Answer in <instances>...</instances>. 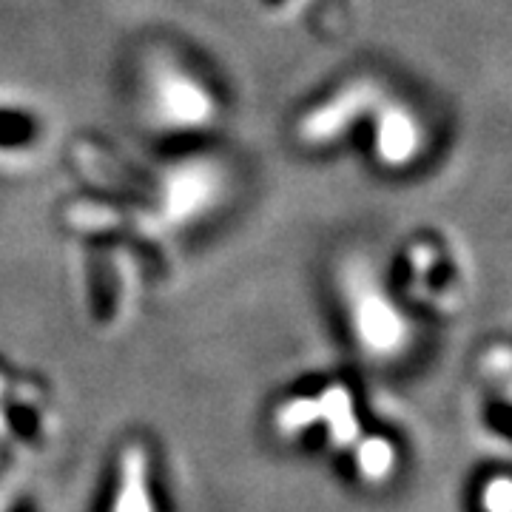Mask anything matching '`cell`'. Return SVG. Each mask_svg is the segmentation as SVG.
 <instances>
[{
    "label": "cell",
    "instance_id": "6da1fadb",
    "mask_svg": "<svg viewBox=\"0 0 512 512\" xmlns=\"http://www.w3.org/2000/svg\"><path fill=\"white\" fill-rule=\"evenodd\" d=\"M387 285L399 305L447 316L467 299V265L444 234L419 231L396 251Z\"/></svg>",
    "mask_w": 512,
    "mask_h": 512
},
{
    "label": "cell",
    "instance_id": "7a4b0ae2",
    "mask_svg": "<svg viewBox=\"0 0 512 512\" xmlns=\"http://www.w3.org/2000/svg\"><path fill=\"white\" fill-rule=\"evenodd\" d=\"M148 117L165 131L197 134L220 120V94L214 83L180 57H157L143 74Z\"/></svg>",
    "mask_w": 512,
    "mask_h": 512
},
{
    "label": "cell",
    "instance_id": "3957f363",
    "mask_svg": "<svg viewBox=\"0 0 512 512\" xmlns=\"http://www.w3.org/2000/svg\"><path fill=\"white\" fill-rule=\"evenodd\" d=\"M359 120L367 126L356 128L353 137L379 171L404 174L424 157L427 128L419 111L407 106L404 100H396L387 92H379L373 83H367Z\"/></svg>",
    "mask_w": 512,
    "mask_h": 512
},
{
    "label": "cell",
    "instance_id": "277c9868",
    "mask_svg": "<svg viewBox=\"0 0 512 512\" xmlns=\"http://www.w3.org/2000/svg\"><path fill=\"white\" fill-rule=\"evenodd\" d=\"M356 285V296L350 293V319L359 342L370 350L402 348L404 342V316L399 299L390 293H382L379 288H362V282Z\"/></svg>",
    "mask_w": 512,
    "mask_h": 512
},
{
    "label": "cell",
    "instance_id": "5b68a950",
    "mask_svg": "<svg viewBox=\"0 0 512 512\" xmlns=\"http://www.w3.org/2000/svg\"><path fill=\"white\" fill-rule=\"evenodd\" d=\"M43 120L23 106H0V157H18L40 143Z\"/></svg>",
    "mask_w": 512,
    "mask_h": 512
},
{
    "label": "cell",
    "instance_id": "8992f818",
    "mask_svg": "<svg viewBox=\"0 0 512 512\" xmlns=\"http://www.w3.org/2000/svg\"><path fill=\"white\" fill-rule=\"evenodd\" d=\"M268 12H296L299 6L313 3V0H259Z\"/></svg>",
    "mask_w": 512,
    "mask_h": 512
}]
</instances>
